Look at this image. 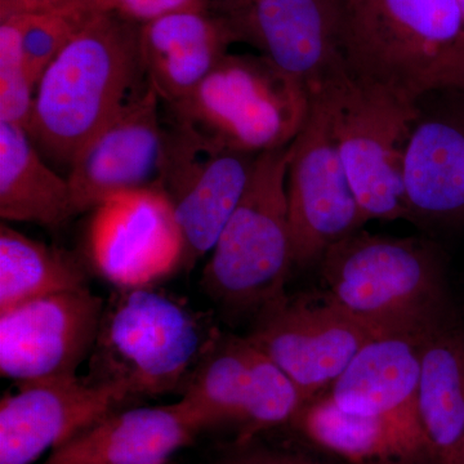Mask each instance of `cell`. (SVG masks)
<instances>
[{"label": "cell", "instance_id": "cell-28", "mask_svg": "<svg viewBox=\"0 0 464 464\" xmlns=\"http://www.w3.org/2000/svg\"><path fill=\"white\" fill-rule=\"evenodd\" d=\"M442 88L464 93V32L424 78L420 94Z\"/></svg>", "mask_w": 464, "mask_h": 464}, {"label": "cell", "instance_id": "cell-17", "mask_svg": "<svg viewBox=\"0 0 464 464\" xmlns=\"http://www.w3.org/2000/svg\"><path fill=\"white\" fill-rule=\"evenodd\" d=\"M418 108L404 166L411 221L464 222V93L427 91Z\"/></svg>", "mask_w": 464, "mask_h": 464}, {"label": "cell", "instance_id": "cell-20", "mask_svg": "<svg viewBox=\"0 0 464 464\" xmlns=\"http://www.w3.org/2000/svg\"><path fill=\"white\" fill-rule=\"evenodd\" d=\"M237 42L225 18L188 9L140 26V50L150 83L164 103L192 93Z\"/></svg>", "mask_w": 464, "mask_h": 464}, {"label": "cell", "instance_id": "cell-14", "mask_svg": "<svg viewBox=\"0 0 464 464\" xmlns=\"http://www.w3.org/2000/svg\"><path fill=\"white\" fill-rule=\"evenodd\" d=\"M105 304L88 286L0 313V373L16 384L76 374L99 337Z\"/></svg>", "mask_w": 464, "mask_h": 464}, {"label": "cell", "instance_id": "cell-31", "mask_svg": "<svg viewBox=\"0 0 464 464\" xmlns=\"http://www.w3.org/2000/svg\"><path fill=\"white\" fill-rule=\"evenodd\" d=\"M453 464H464V439L459 449H458L456 459Z\"/></svg>", "mask_w": 464, "mask_h": 464}, {"label": "cell", "instance_id": "cell-5", "mask_svg": "<svg viewBox=\"0 0 464 464\" xmlns=\"http://www.w3.org/2000/svg\"><path fill=\"white\" fill-rule=\"evenodd\" d=\"M216 337L181 302L151 288L121 289L103 311L90 378L128 400L179 389Z\"/></svg>", "mask_w": 464, "mask_h": 464}, {"label": "cell", "instance_id": "cell-9", "mask_svg": "<svg viewBox=\"0 0 464 464\" xmlns=\"http://www.w3.org/2000/svg\"><path fill=\"white\" fill-rule=\"evenodd\" d=\"M160 190L185 239V267L209 255L239 203L259 154L227 148L170 116Z\"/></svg>", "mask_w": 464, "mask_h": 464}, {"label": "cell", "instance_id": "cell-2", "mask_svg": "<svg viewBox=\"0 0 464 464\" xmlns=\"http://www.w3.org/2000/svg\"><path fill=\"white\" fill-rule=\"evenodd\" d=\"M320 264L324 292L378 335L423 333L448 319L441 261L429 241L360 228Z\"/></svg>", "mask_w": 464, "mask_h": 464}, {"label": "cell", "instance_id": "cell-1", "mask_svg": "<svg viewBox=\"0 0 464 464\" xmlns=\"http://www.w3.org/2000/svg\"><path fill=\"white\" fill-rule=\"evenodd\" d=\"M140 26L97 14L43 72L26 130L48 157L70 167L85 143L148 91Z\"/></svg>", "mask_w": 464, "mask_h": 464}, {"label": "cell", "instance_id": "cell-3", "mask_svg": "<svg viewBox=\"0 0 464 464\" xmlns=\"http://www.w3.org/2000/svg\"><path fill=\"white\" fill-rule=\"evenodd\" d=\"M333 134L365 222L408 219L404 166L417 121L418 97L355 74L347 63L313 88Z\"/></svg>", "mask_w": 464, "mask_h": 464}, {"label": "cell", "instance_id": "cell-6", "mask_svg": "<svg viewBox=\"0 0 464 464\" xmlns=\"http://www.w3.org/2000/svg\"><path fill=\"white\" fill-rule=\"evenodd\" d=\"M166 106L169 116L217 142L261 154L295 141L311 96L306 84L261 54L227 53L197 90Z\"/></svg>", "mask_w": 464, "mask_h": 464}, {"label": "cell", "instance_id": "cell-12", "mask_svg": "<svg viewBox=\"0 0 464 464\" xmlns=\"http://www.w3.org/2000/svg\"><path fill=\"white\" fill-rule=\"evenodd\" d=\"M91 264L119 289L151 288L185 267V239L172 204L159 188L112 195L92 209Z\"/></svg>", "mask_w": 464, "mask_h": 464}, {"label": "cell", "instance_id": "cell-10", "mask_svg": "<svg viewBox=\"0 0 464 464\" xmlns=\"http://www.w3.org/2000/svg\"><path fill=\"white\" fill-rule=\"evenodd\" d=\"M306 123L290 145L286 194L295 265L322 261L326 250L366 224L322 97L310 92Z\"/></svg>", "mask_w": 464, "mask_h": 464}, {"label": "cell", "instance_id": "cell-32", "mask_svg": "<svg viewBox=\"0 0 464 464\" xmlns=\"http://www.w3.org/2000/svg\"><path fill=\"white\" fill-rule=\"evenodd\" d=\"M458 5H459L460 12H462L463 23H464V0H457ZM464 32V30H463Z\"/></svg>", "mask_w": 464, "mask_h": 464}, {"label": "cell", "instance_id": "cell-23", "mask_svg": "<svg viewBox=\"0 0 464 464\" xmlns=\"http://www.w3.org/2000/svg\"><path fill=\"white\" fill-rule=\"evenodd\" d=\"M295 422L311 441L350 462L433 464L424 445L395 424L343 411L326 393L306 402Z\"/></svg>", "mask_w": 464, "mask_h": 464}, {"label": "cell", "instance_id": "cell-19", "mask_svg": "<svg viewBox=\"0 0 464 464\" xmlns=\"http://www.w3.org/2000/svg\"><path fill=\"white\" fill-rule=\"evenodd\" d=\"M204 430L183 400L106 414L61 445L44 464H167Z\"/></svg>", "mask_w": 464, "mask_h": 464}, {"label": "cell", "instance_id": "cell-26", "mask_svg": "<svg viewBox=\"0 0 464 464\" xmlns=\"http://www.w3.org/2000/svg\"><path fill=\"white\" fill-rule=\"evenodd\" d=\"M27 16L0 20V121L27 130L33 114L35 87L24 57V29Z\"/></svg>", "mask_w": 464, "mask_h": 464}, {"label": "cell", "instance_id": "cell-30", "mask_svg": "<svg viewBox=\"0 0 464 464\" xmlns=\"http://www.w3.org/2000/svg\"><path fill=\"white\" fill-rule=\"evenodd\" d=\"M72 0H0V20L14 16H29L63 7Z\"/></svg>", "mask_w": 464, "mask_h": 464}, {"label": "cell", "instance_id": "cell-24", "mask_svg": "<svg viewBox=\"0 0 464 464\" xmlns=\"http://www.w3.org/2000/svg\"><path fill=\"white\" fill-rule=\"evenodd\" d=\"M84 286L87 275L70 253L0 226V313Z\"/></svg>", "mask_w": 464, "mask_h": 464}, {"label": "cell", "instance_id": "cell-8", "mask_svg": "<svg viewBox=\"0 0 464 464\" xmlns=\"http://www.w3.org/2000/svg\"><path fill=\"white\" fill-rule=\"evenodd\" d=\"M204 429L239 426V444L295 420L306 404L295 384L248 337H216L183 384Z\"/></svg>", "mask_w": 464, "mask_h": 464}, {"label": "cell", "instance_id": "cell-21", "mask_svg": "<svg viewBox=\"0 0 464 464\" xmlns=\"http://www.w3.org/2000/svg\"><path fill=\"white\" fill-rule=\"evenodd\" d=\"M417 409L433 464H453L464 439V331L447 319L420 351Z\"/></svg>", "mask_w": 464, "mask_h": 464}, {"label": "cell", "instance_id": "cell-15", "mask_svg": "<svg viewBox=\"0 0 464 464\" xmlns=\"http://www.w3.org/2000/svg\"><path fill=\"white\" fill-rule=\"evenodd\" d=\"M161 102L150 84L75 155L66 177L75 216L119 192L159 188L166 142Z\"/></svg>", "mask_w": 464, "mask_h": 464}, {"label": "cell", "instance_id": "cell-4", "mask_svg": "<svg viewBox=\"0 0 464 464\" xmlns=\"http://www.w3.org/2000/svg\"><path fill=\"white\" fill-rule=\"evenodd\" d=\"M290 145L258 155L243 197L210 250L201 285L222 306L259 311L286 293L295 266L286 194Z\"/></svg>", "mask_w": 464, "mask_h": 464}, {"label": "cell", "instance_id": "cell-25", "mask_svg": "<svg viewBox=\"0 0 464 464\" xmlns=\"http://www.w3.org/2000/svg\"><path fill=\"white\" fill-rule=\"evenodd\" d=\"M100 14L90 0H72L63 7L27 16L24 57L34 87L52 61Z\"/></svg>", "mask_w": 464, "mask_h": 464}, {"label": "cell", "instance_id": "cell-22", "mask_svg": "<svg viewBox=\"0 0 464 464\" xmlns=\"http://www.w3.org/2000/svg\"><path fill=\"white\" fill-rule=\"evenodd\" d=\"M74 216L67 179L44 163L25 128L0 121V217L58 228Z\"/></svg>", "mask_w": 464, "mask_h": 464}, {"label": "cell", "instance_id": "cell-11", "mask_svg": "<svg viewBox=\"0 0 464 464\" xmlns=\"http://www.w3.org/2000/svg\"><path fill=\"white\" fill-rule=\"evenodd\" d=\"M377 335L320 292L285 293L266 304L246 337L282 369L308 402L328 390Z\"/></svg>", "mask_w": 464, "mask_h": 464}, {"label": "cell", "instance_id": "cell-18", "mask_svg": "<svg viewBox=\"0 0 464 464\" xmlns=\"http://www.w3.org/2000/svg\"><path fill=\"white\" fill-rule=\"evenodd\" d=\"M430 331L377 335L333 382L326 395L343 411L389 420L429 451L418 418L417 390L420 351Z\"/></svg>", "mask_w": 464, "mask_h": 464}, {"label": "cell", "instance_id": "cell-16", "mask_svg": "<svg viewBox=\"0 0 464 464\" xmlns=\"http://www.w3.org/2000/svg\"><path fill=\"white\" fill-rule=\"evenodd\" d=\"M0 401V464H32L128 401L78 374L16 384Z\"/></svg>", "mask_w": 464, "mask_h": 464}, {"label": "cell", "instance_id": "cell-13", "mask_svg": "<svg viewBox=\"0 0 464 464\" xmlns=\"http://www.w3.org/2000/svg\"><path fill=\"white\" fill-rule=\"evenodd\" d=\"M216 14L237 42L257 48L308 91L346 63L344 0H219Z\"/></svg>", "mask_w": 464, "mask_h": 464}, {"label": "cell", "instance_id": "cell-7", "mask_svg": "<svg viewBox=\"0 0 464 464\" xmlns=\"http://www.w3.org/2000/svg\"><path fill=\"white\" fill-rule=\"evenodd\" d=\"M463 30L457 0H344L343 56L355 74L420 97Z\"/></svg>", "mask_w": 464, "mask_h": 464}, {"label": "cell", "instance_id": "cell-27", "mask_svg": "<svg viewBox=\"0 0 464 464\" xmlns=\"http://www.w3.org/2000/svg\"><path fill=\"white\" fill-rule=\"evenodd\" d=\"M101 14L116 16L143 25L173 12L207 9V0H90Z\"/></svg>", "mask_w": 464, "mask_h": 464}, {"label": "cell", "instance_id": "cell-29", "mask_svg": "<svg viewBox=\"0 0 464 464\" xmlns=\"http://www.w3.org/2000/svg\"><path fill=\"white\" fill-rule=\"evenodd\" d=\"M219 464H322L308 458L268 450V449H252L240 445V449L224 458Z\"/></svg>", "mask_w": 464, "mask_h": 464}]
</instances>
